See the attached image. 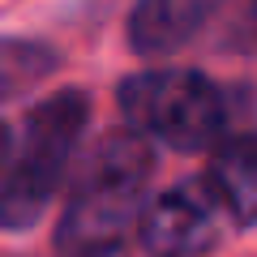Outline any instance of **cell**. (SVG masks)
<instances>
[{
	"label": "cell",
	"mask_w": 257,
	"mask_h": 257,
	"mask_svg": "<svg viewBox=\"0 0 257 257\" xmlns=\"http://www.w3.org/2000/svg\"><path fill=\"white\" fill-rule=\"evenodd\" d=\"M155 172L146 138L111 133L77 176L64 214L56 223L60 257H116L133 227L146 219V184Z\"/></svg>",
	"instance_id": "1"
},
{
	"label": "cell",
	"mask_w": 257,
	"mask_h": 257,
	"mask_svg": "<svg viewBox=\"0 0 257 257\" xmlns=\"http://www.w3.org/2000/svg\"><path fill=\"white\" fill-rule=\"evenodd\" d=\"M86 120H90V99L82 90H60L26 116L0 172V227L22 231L43 219V210L60 193Z\"/></svg>",
	"instance_id": "2"
},
{
	"label": "cell",
	"mask_w": 257,
	"mask_h": 257,
	"mask_svg": "<svg viewBox=\"0 0 257 257\" xmlns=\"http://www.w3.org/2000/svg\"><path fill=\"white\" fill-rule=\"evenodd\" d=\"M116 99L138 138L163 142L167 150H180V155L210 150L227 128L223 90L193 69L133 73L120 82Z\"/></svg>",
	"instance_id": "3"
},
{
	"label": "cell",
	"mask_w": 257,
	"mask_h": 257,
	"mask_svg": "<svg viewBox=\"0 0 257 257\" xmlns=\"http://www.w3.org/2000/svg\"><path fill=\"white\" fill-rule=\"evenodd\" d=\"M223 210L210 180H184L146 206L142 244L150 257H206L223 236Z\"/></svg>",
	"instance_id": "4"
},
{
	"label": "cell",
	"mask_w": 257,
	"mask_h": 257,
	"mask_svg": "<svg viewBox=\"0 0 257 257\" xmlns=\"http://www.w3.org/2000/svg\"><path fill=\"white\" fill-rule=\"evenodd\" d=\"M219 0H138L128 13V47L142 56H167L184 47Z\"/></svg>",
	"instance_id": "5"
},
{
	"label": "cell",
	"mask_w": 257,
	"mask_h": 257,
	"mask_svg": "<svg viewBox=\"0 0 257 257\" xmlns=\"http://www.w3.org/2000/svg\"><path fill=\"white\" fill-rule=\"evenodd\" d=\"M206 180L219 193V202H223L231 223H240V227L257 223V133L231 138L214 155Z\"/></svg>",
	"instance_id": "6"
},
{
	"label": "cell",
	"mask_w": 257,
	"mask_h": 257,
	"mask_svg": "<svg viewBox=\"0 0 257 257\" xmlns=\"http://www.w3.org/2000/svg\"><path fill=\"white\" fill-rule=\"evenodd\" d=\"M60 56L35 39H0V103L26 94L35 82L56 73Z\"/></svg>",
	"instance_id": "7"
},
{
	"label": "cell",
	"mask_w": 257,
	"mask_h": 257,
	"mask_svg": "<svg viewBox=\"0 0 257 257\" xmlns=\"http://www.w3.org/2000/svg\"><path fill=\"white\" fill-rule=\"evenodd\" d=\"M248 26H253V35H257V0H248Z\"/></svg>",
	"instance_id": "8"
}]
</instances>
